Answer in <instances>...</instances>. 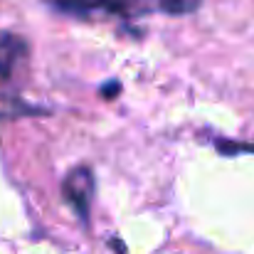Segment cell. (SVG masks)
Instances as JSON below:
<instances>
[{
	"mask_svg": "<svg viewBox=\"0 0 254 254\" xmlns=\"http://www.w3.org/2000/svg\"><path fill=\"white\" fill-rule=\"evenodd\" d=\"M25 42L15 35H0V77L10 74V69L17 64V60L25 55Z\"/></svg>",
	"mask_w": 254,
	"mask_h": 254,
	"instance_id": "3957f363",
	"label": "cell"
},
{
	"mask_svg": "<svg viewBox=\"0 0 254 254\" xmlns=\"http://www.w3.org/2000/svg\"><path fill=\"white\" fill-rule=\"evenodd\" d=\"M202 0H52L57 10L72 12V15H119V17H138V15H185L197 10Z\"/></svg>",
	"mask_w": 254,
	"mask_h": 254,
	"instance_id": "6da1fadb",
	"label": "cell"
},
{
	"mask_svg": "<svg viewBox=\"0 0 254 254\" xmlns=\"http://www.w3.org/2000/svg\"><path fill=\"white\" fill-rule=\"evenodd\" d=\"M62 197L77 212V217L86 225L91 200H94V173L89 166H77L67 173V178L62 180Z\"/></svg>",
	"mask_w": 254,
	"mask_h": 254,
	"instance_id": "7a4b0ae2",
	"label": "cell"
},
{
	"mask_svg": "<svg viewBox=\"0 0 254 254\" xmlns=\"http://www.w3.org/2000/svg\"><path fill=\"white\" fill-rule=\"evenodd\" d=\"M119 91H121V84H119V82H109V84L101 86V94H104V99H114Z\"/></svg>",
	"mask_w": 254,
	"mask_h": 254,
	"instance_id": "5b68a950",
	"label": "cell"
},
{
	"mask_svg": "<svg viewBox=\"0 0 254 254\" xmlns=\"http://www.w3.org/2000/svg\"><path fill=\"white\" fill-rule=\"evenodd\" d=\"M215 146H217V151H220L222 156H235V153H240V151H252V153H254V146H247V143H230V141H217Z\"/></svg>",
	"mask_w": 254,
	"mask_h": 254,
	"instance_id": "277c9868",
	"label": "cell"
}]
</instances>
